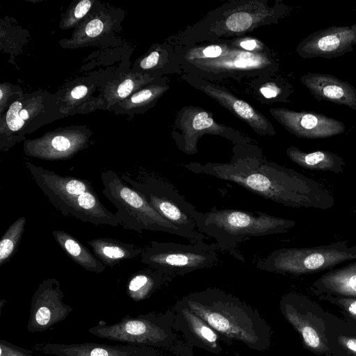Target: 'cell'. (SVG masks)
<instances>
[{"instance_id": "obj_6", "label": "cell", "mask_w": 356, "mask_h": 356, "mask_svg": "<svg viewBox=\"0 0 356 356\" xmlns=\"http://www.w3.org/2000/svg\"><path fill=\"white\" fill-rule=\"evenodd\" d=\"M121 178L140 193L160 215L184 232L188 239H205L194 220L197 211L169 182L152 175L132 177L122 174Z\"/></svg>"}, {"instance_id": "obj_18", "label": "cell", "mask_w": 356, "mask_h": 356, "mask_svg": "<svg viewBox=\"0 0 356 356\" xmlns=\"http://www.w3.org/2000/svg\"><path fill=\"white\" fill-rule=\"evenodd\" d=\"M289 159L299 166L310 170L330 171L336 174L343 171L346 163L338 154L325 150L305 152L291 147L286 151Z\"/></svg>"}, {"instance_id": "obj_23", "label": "cell", "mask_w": 356, "mask_h": 356, "mask_svg": "<svg viewBox=\"0 0 356 356\" xmlns=\"http://www.w3.org/2000/svg\"><path fill=\"white\" fill-rule=\"evenodd\" d=\"M282 311L286 318L301 334L307 346L318 351H322L325 349V345L321 341L318 333L291 305L289 303L282 304Z\"/></svg>"}, {"instance_id": "obj_1", "label": "cell", "mask_w": 356, "mask_h": 356, "mask_svg": "<svg viewBox=\"0 0 356 356\" xmlns=\"http://www.w3.org/2000/svg\"><path fill=\"white\" fill-rule=\"evenodd\" d=\"M195 172L236 183L277 203L293 208L329 209L334 197L319 181L292 169L258 161L189 168Z\"/></svg>"}, {"instance_id": "obj_7", "label": "cell", "mask_w": 356, "mask_h": 356, "mask_svg": "<svg viewBox=\"0 0 356 356\" xmlns=\"http://www.w3.org/2000/svg\"><path fill=\"white\" fill-rule=\"evenodd\" d=\"M216 243L191 241L188 244L151 241L140 255V261L149 267L173 276L208 268L219 261Z\"/></svg>"}, {"instance_id": "obj_4", "label": "cell", "mask_w": 356, "mask_h": 356, "mask_svg": "<svg viewBox=\"0 0 356 356\" xmlns=\"http://www.w3.org/2000/svg\"><path fill=\"white\" fill-rule=\"evenodd\" d=\"M102 193L116 208L115 215L124 229L138 233L163 232L188 238L187 235L160 215L137 191L116 172H102Z\"/></svg>"}, {"instance_id": "obj_31", "label": "cell", "mask_w": 356, "mask_h": 356, "mask_svg": "<svg viewBox=\"0 0 356 356\" xmlns=\"http://www.w3.org/2000/svg\"><path fill=\"white\" fill-rule=\"evenodd\" d=\"M90 7L91 2L89 0L81 1L74 8V18L77 19L82 18L88 12Z\"/></svg>"}, {"instance_id": "obj_29", "label": "cell", "mask_w": 356, "mask_h": 356, "mask_svg": "<svg viewBox=\"0 0 356 356\" xmlns=\"http://www.w3.org/2000/svg\"><path fill=\"white\" fill-rule=\"evenodd\" d=\"M103 29L102 22L98 19H94L87 24L85 33L88 36L94 38L99 35L102 32Z\"/></svg>"}, {"instance_id": "obj_21", "label": "cell", "mask_w": 356, "mask_h": 356, "mask_svg": "<svg viewBox=\"0 0 356 356\" xmlns=\"http://www.w3.org/2000/svg\"><path fill=\"white\" fill-rule=\"evenodd\" d=\"M179 314L186 322V327L193 338L197 339L208 351L219 353L218 333L203 319L193 312L189 308L180 303Z\"/></svg>"}, {"instance_id": "obj_27", "label": "cell", "mask_w": 356, "mask_h": 356, "mask_svg": "<svg viewBox=\"0 0 356 356\" xmlns=\"http://www.w3.org/2000/svg\"><path fill=\"white\" fill-rule=\"evenodd\" d=\"M213 124L212 118L207 112L197 113L193 120V127L196 130H202L210 127Z\"/></svg>"}, {"instance_id": "obj_24", "label": "cell", "mask_w": 356, "mask_h": 356, "mask_svg": "<svg viewBox=\"0 0 356 356\" xmlns=\"http://www.w3.org/2000/svg\"><path fill=\"white\" fill-rule=\"evenodd\" d=\"M26 218L22 216L6 229L0 240V266L8 262L17 250L24 232Z\"/></svg>"}, {"instance_id": "obj_16", "label": "cell", "mask_w": 356, "mask_h": 356, "mask_svg": "<svg viewBox=\"0 0 356 356\" xmlns=\"http://www.w3.org/2000/svg\"><path fill=\"white\" fill-rule=\"evenodd\" d=\"M69 216L95 225L117 227L120 225L117 216L102 204L94 188L75 199Z\"/></svg>"}, {"instance_id": "obj_38", "label": "cell", "mask_w": 356, "mask_h": 356, "mask_svg": "<svg viewBox=\"0 0 356 356\" xmlns=\"http://www.w3.org/2000/svg\"><path fill=\"white\" fill-rule=\"evenodd\" d=\"M340 339L348 350L356 354V339L341 337Z\"/></svg>"}, {"instance_id": "obj_15", "label": "cell", "mask_w": 356, "mask_h": 356, "mask_svg": "<svg viewBox=\"0 0 356 356\" xmlns=\"http://www.w3.org/2000/svg\"><path fill=\"white\" fill-rule=\"evenodd\" d=\"M87 146L84 137L58 134L25 144V154L45 160H62L72 157Z\"/></svg>"}, {"instance_id": "obj_30", "label": "cell", "mask_w": 356, "mask_h": 356, "mask_svg": "<svg viewBox=\"0 0 356 356\" xmlns=\"http://www.w3.org/2000/svg\"><path fill=\"white\" fill-rule=\"evenodd\" d=\"M134 81L130 79H125L122 83H121L117 90V95L120 99H124L127 97H128L131 92H132L134 89Z\"/></svg>"}, {"instance_id": "obj_37", "label": "cell", "mask_w": 356, "mask_h": 356, "mask_svg": "<svg viewBox=\"0 0 356 356\" xmlns=\"http://www.w3.org/2000/svg\"><path fill=\"white\" fill-rule=\"evenodd\" d=\"M222 49L218 45H212L207 47L203 50L205 56L209 58L218 57L221 54Z\"/></svg>"}, {"instance_id": "obj_13", "label": "cell", "mask_w": 356, "mask_h": 356, "mask_svg": "<svg viewBox=\"0 0 356 356\" xmlns=\"http://www.w3.org/2000/svg\"><path fill=\"white\" fill-rule=\"evenodd\" d=\"M280 122L292 134L308 139L327 138L346 131L343 122L323 114L309 111L280 110Z\"/></svg>"}, {"instance_id": "obj_20", "label": "cell", "mask_w": 356, "mask_h": 356, "mask_svg": "<svg viewBox=\"0 0 356 356\" xmlns=\"http://www.w3.org/2000/svg\"><path fill=\"white\" fill-rule=\"evenodd\" d=\"M316 286L332 293L356 298V260L323 274Z\"/></svg>"}, {"instance_id": "obj_19", "label": "cell", "mask_w": 356, "mask_h": 356, "mask_svg": "<svg viewBox=\"0 0 356 356\" xmlns=\"http://www.w3.org/2000/svg\"><path fill=\"white\" fill-rule=\"evenodd\" d=\"M52 234L59 246L76 264L90 272L104 271L106 266L73 236L63 230H54Z\"/></svg>"}, {"instance_id": "obj_33", "label": "cell", "mask_w": 356, "mask_h": 356, "mask_svg": "<svg viewBox=\"0 0 356 356\" xmlns=\"http://www.w3.org/2000/svg\"><path fill=\"white\" fill-rule=\"evenodd\" d=\"M159 58V54L157 51H153L141 61L140 67L143 69L151 68L157 64Z\"/></svg>"}, {"instance_id": "obj_5", "label": "cell", "mask_w": 356, "mask_h": 356, "mask_svg": "<svg viewBox=\"0 0 356 356\" xmlns=\"http://www.w3.org/2000/svg\"><path fill=\"white\" fill-rule=\"evenodd\" d=\"M356 260V245L347 241L308 248H284L272 252L257 263L261 270L290 275H302L332 269Z\"/></svg>"}, {"instance_id": "obj_11", "label": "cell", "mask_w": 356, "mask_h": 356, "mask_svg": "<svg viewBox=\"0 0 356 356\" xmlns=\"http://www.w3.org/2000/svg\"><path fill=\"white\" fill-rule=\"evenodd\" d=\"M356 45V23L318 30L303 39L297 47L304 58H333L353 51Z\"/></svg>"}, {"instance_id": "obj_25", "label": "cell", "mask_w": 356, "mask_h": 356, "mask_svg": "<svg viewBox=\"0 0 356 356\" xmlns=\"http://www.w3.org/2000/svg\"><path fill=\"white\" fill-rule=\"evenodd\" d=\"M252 18L249 13L245 12L235 13L226 20L227 27L234 32L243 31L250 27Z\"/></svg>"}, {"instance_id": "obj_36", "label": "cell", "mask_w": 356, "mask_h": 356, "mask_svg": "<svg viewBox=\"0 0 356 356\" xmlns=\"http://www.w3.org/2000/svg\"><path fill=\"white\" fill-rule=\"evenodd\" d=\"M339 302L348 309L349 313L356 318V300L351 298H342Z\"/></svg>"}, {"instance_id": "obj_14", "label": "cell", "mask_w": 356, "mask_h": 356, "mask_svg": "<svg viewBox=\"0 0 356 356\" xmlns=\"http://www.w3.org/2000/svg\"><path fill=\"white\" fill-rule=\"evenodd\" d=\"M300 81L316 99L346 106L356 111V88L348 81L316 72L302 75Z\"/></svg>"}, {"instance_id": "obj_12", "label": "cell", "mask_w": 356, "mask_h": 356, "mask_svg": "<svg viewBox=\"0 0 356 356\" xmlns=\"http://www.w3.org/2000/svg\"><path fill=\"white\" fill-rule=\"evenodd\" d=\"M32 349L54 356H161L153 347L134 345H108L95 343L60 344L37 343Z\"/></svg>"}, {"instance_id": "obj_22", "label": "cell", "mask_w": 356, "mask_h": 356, "mask_svg": "<svg viewBox=\"0 0 356 356\" xmlns=\"http://www.w3.org/2000/svg\"><path fill=\"white\" fill-rule=\"evenodd\" d=\"M170 277L172 276L152 268L139 270L129 279L127 286V293L135 301L143 300L149 296Z\"/></svg>"}, {"instance_id": "obj_8", "label": "cell", "mask_w": 356, "mask_h": 356, "mask_svg": "<svg viewBox=\"0 0 356 356\" xmlns=\"http://www.w3.org/2000/svg\"><path fill=\"white\" fill-rule=\"evenodd\" d=\"M172 316L152 312L138 316L127 315L112 325L100 321L88 331L101 339L154 348L166 347L172 343Z\"/></svg>"}, {"instance_id": "obj_26", "label": "cell", "mask_w": 356, "mask_h": 356, "mask_svg": "<svg viewBox=\"0 0 356 356\" xmlns=\"http://www.w3.org/2000/svg\"><path fill=\"white\" fill-rule=\"evenodd\" d=\"M0 356H34L30 351L10 343L6 340H0Z\"/></svg>"}, {"instance_id": "obj_2", "label": "cell", "mask_w": 356, "mask_h": 356, "mask_svg": "<svg viewBox=\"0 0 356 356\" xmlns=\"http://www.w3.org/2000/svg\"><path fill=\"white\" fill-rule=\"evenodd\" d=\"M217 333L258 351L270 344V327L259 313L232 295L217 289L190 294L180 302Z\"/></svg>"}, {"instance_id": "obj_9", "label": "cell", "mask_w": 356, "mask_h": 356, "mask_svg": "<svg viewBox=\"0 0 356 356\" xmlns=\"http://www.w3.org/2000/svg\"><path fill=\"white\" fill-rule=\"evenodd\" d=\"M63 298L57 279L43 280L31 298L27 330L42 332L65 320L73 309L63 302Z\"/></svg>"}, {"instance_id": "obj_10", "label": "cell", "mask_w": 356, "mask_h": 356, "mask_svg": "<svg viewBox=\"0 0 356 356\" xmlns=\"http://www.w3.org/2000/svg\"><path fill=\"white\" fill-rule=\"evenodd\" d=\"M26 166L37 186L64 216H69L70 207L78 196L93 188L85 179L63 177L30 162H26Z\"/></svg>"}, {"instance_id": "obj_35", "label": "cell", "mask_w": 356, "mask_h": 356, "mask_svg": "<svg viewBox=\"0 0 356 356\" xmlns=\"http://www.w3.org/2000/svg\"><path fill=\"white\" fill-rule=\"evenodd\" d=\"M88 89L84 85H79L74 87L70 92V95L74 99H80L83 98L88 93Z\"/></svg>"}, {"instance_id": "obj_34", "label": "cell", "mask_w": 356, "mask_h": 356, "mask_svg": "<svg viewBox=\"0 0 356 356\" xmlns=\"http://www.w3.org/2000/svg\"><path fill=\"white\" fill-rule=\"evenodd\" d=\"M260 92L266 98L270 99L277 97L281 92V88L277 86L270 84L260 88Z\"/></svg>"}, {"instance_id": "obj_39", "label": "cell", "mask_w": 356, "mask_h": 356, "mask_svg": "<svg viewBox=\"0 0 356 356\" xmlns=\"http://www.w3.org/2000/svg\"><path fill=\"white\" fill-rule=\"evenodd\" d=\"M241 46L248 50H252L256 47V42L254 40H245L241 42Z\"/></svg>"}, {"instance_id": "obj_3", "label": "cell", "mask_w": 356, "mask_h": 356, "mask_svg": "<svg viewBox=\"0 0 356 356\" xmlns=\"http://www.w3.org/2000/svg\"><path fill=\"white\" fill-rule=\"evenodd\" d=\"M197 229L213 238L219 250L232 251L252 237L282 234L296 221L265 213H252L232 209H213L194 216Z\"/></svg>"}, {"instance_id": "obj_32", "label": "cell", "mask_w": 356, "mask_h": 356, "mask_svg": "<svg viewBox=\"0 0 356 356\" xmlns=\"http://www.w3.org/2000/svg\"><path fill=\"white\" fill-rule=\"evenodd\" d=\"M152 92L149 89L142 90L134 94L130 99V102L133 104H139L150 99Z\"/></svg>"}, {"instance_id": "obj_17", "label": "cell", "mask_w": 356, "mask_h": 356, "mask_svg": "<svg viewBox=\"0 0 356 356\" xmlns=\"http://www.w3.org/2000/svg\"><path fill=\"white\" fill-rule=\"evenodd\" d=\"M87 243L91 247L95 257L109 267H113L122 260L140 257L145 250V247L106 237L97 238L88 241Z\"/></svg>"}, {"instance_id": "obj_28", "label": "cell", "mask_w": 356, "mask_h": 356, "mask_svg": "<svg viewBox=\"0 0 356 356\" xmlns=\"http://www.w3.org/2000/svg\"><path fill=\"white\" fill-rule=\"evenodd\" d=\"M235 111L242 118L245 119H252L255 117V113L252 107L246 102L241 100H236L233 104Z\"/></svg>"}]
</instances>
